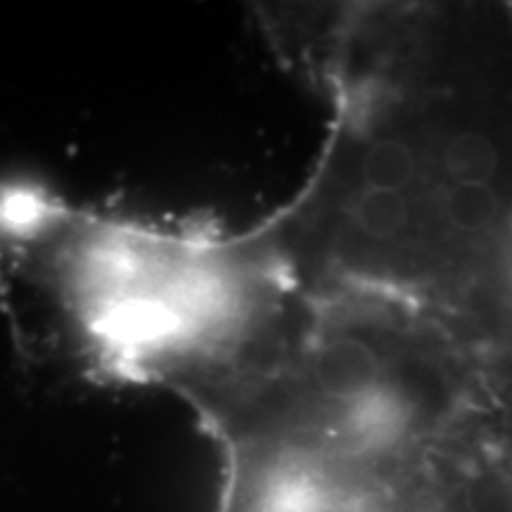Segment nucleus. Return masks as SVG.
Instances as JSON below:
<instances>
[{"label":"nucleus","mask_w":512,"mask_h":512,"mask_svg":"<svg viewBox=\"0 0 512 512\" xmlns=\"http://www.w3.org/2000/svg\"><path fill=\"white\" fill-rule=\"evenodd\" d=\"M256 8L330 110L256 245L306 283L512 325L510 0Z\"/></svg>","instance_id":"nucleus-1"}]
</instances>
